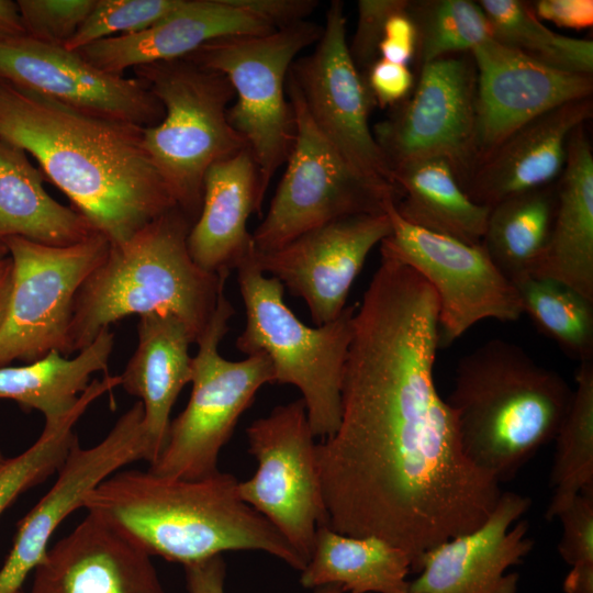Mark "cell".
I'll return each instance as SVG.
<instances>
[{"label":"cell","mask_w":593,"mask_h":593,"mask_svg":"<svg viewBox=\"0 0 593 593\" xmlns=\"http://www.w3.org/2000/svg\"><path fill=\"white\" fill-rule=\"evenodd\" d=\"M438 303L411 267L381 257L353 321L336 432L316 444L327 526L377 536L413 562L480 526L502 490L465 455L436 389Z\"/></svg>","instance_id":"6da1fadb"},{"label":"cell","mask_w":593,"mask_h":593,"mask_svg":"<svg viewBox=\"0 0 593 593\" xmlns=\"http://www.w3.org/2000/svg\"><path fill=\"white\" fill-rule=\"evenodd\" d=\"M143 128L0 78V138L32 155L45 180L111 244L177 206L144 147Z\"/></svg>","instance_id":"7a4b0ae2"},{"label":"cell","mask_w":593,"mask_h":593,"mask_svg":"<svg viewBox=\"0 0 593 593\" xmlns=\"http://www.w3.org/2000/svg\"><path fill=\"white\" fill-rule=\"evenodd\" d=\"M238 480L217 471L199 479L118 471L86 497L83 508L149 556L187 566L226 551L269 553L302 571L306 561L239 496Z\"/></svg>","instance_id":"3957f363"},{"label":"cell","mask_w":593,"mask_h":593,"mask_svg":"<svg viewBox=\"0 0 593 593\" xmlns=\"http://www.w3.org/2000/svg\"><path fill=\"white\" fill-rule=\"evenodd\" d=\"M192 224L175 206L124 243L110 245L104 260L76 293L66 356L85 349L111 324L134 314H172L198 342L230 271L210 272L193 261L187 245Z\"/></svg>","instance_id":"277c9868"},{"label":"cell","mask_w":593,"mask_h":593,"mask_svg":"<svg viewBox=\"0 0 593 593\" xmlns=\"http://www.w3.org/2000/svg\"><path fill=\"white\" fill-rule=\"evenodd\" d=\"M572 393L560 373L497 338L458 360L446 401L465 455L501 483L555 439Z\"/></svg>","instance_id":"5b68a950"},{"label":"cell","mask_w":593,"mask_h":593,"mask_svg":"<svg viewBox=\"0 0 593 593\" xmlns=\"http://www.w3.org/2000/svg\"><path fill=\"white\" fill-rule=\"evenodd\" d=\"M246 324L236 347L243 354H265L273 383L291 384L302 394L314 436H332L340 422L342 383L353 337L355 305L331 323L310 327L287 306L284 287L255 262L254 253L237 268Z\"/></svg>","instance_id":"8992f818"},{"label":"cell","mask_w":593,"mask_h":593,"mask_svg":"<svg viewBox=\"0 0 593 593\" xmlns=\"http://www.w3.org/2000/svg\"><path fill=\"white\" fill-rule=\"evenodd\" d=\"M132 70L165 110L158 124L143 128L144 147L177 206L194 223L209 167L247 148L227 120L234 89L224 75L186 57Z\"/></svg>","instance_id":"52a82bcc"},{"label":"cell","mask_w":593,"mask_h":593,"mask_svg":"<svg viewBox=\"0 0 593 593\" xmlns=\"http://www.w3.org/2000/svg\"><path fill=\"white\" fill-rule=\"evenodd\" d=\"M321 34L320 25L305 20L264 35L219 37L186 57L224 75L232 85L235 102L227 109V120L256 161L262 200L294 141V116L287 94L290 67Z\"/></svg>","instance_id":"ba28073f"},{"label":"cell","mask_w":593,"mask_h":593,"mask_svg":"<svg viewBox=\"0 0 593 593\" xmlns=\"http://www.w3.org/2000/svg\"><path fill=\"white\" fill-rule=\"evenodd\" d=\"M234 309L220 294L215 311L192 357V391L184 410L170 422L165 445L148 471L161 477L199 480L219 471L220 451L257 391L273 383L269 358L254 354L231 361L219 353Z\"/></svg>","instance_id":"9c48e42d"},{"label":"cell","mask_w":593,"mask_h":593,"mask_svg":"<svg viewBox=\"0 0 593 593\" xmlns=\"http://www.w3.org/2000/svg\"><path fill=\"white\" fill-rule=\"evenodd\" d=\"M295 134L287 168L270 206L251 234L256 254L276 250L305 232L359 214H383L396 203V188L358 172L323 136L287 78Z\"/></svg>","instance_id":"30bf717a"},{"label":"cell","mask_w":593,"mask_h":593,"mask_svg":"<svg viewBox=\"0 0 593 593\" xmlns=\"http://www.w3.org/2000/svg\"><path fill=\"white\" fill-rule=\"evenodd\" d=\"M3 243L13 265L9 302L0 324V368L26 363L53 350L64 356L76 293L104 260L110 240L96 232L69 246L11 236Z\"/></svg>","instance_id":"8fae6325"},{"label":"cell","mask_w":593,"mask_h":593,"mask_svg":"<svg viewBox=\"0 0 593 593\" xmlns=\"http://www.w3.org/2000/svg\"><path fill=\"white\" fill-rule=\"evenodd\" d=\"M255 474L238 482L240 499L309 561L316 530L327 525L316 444L302 399L276 406L247 428Z\"/></svg>","instance_id":"7c38bea8"},{"label":"cell","mask_w":593,"mask_h":593,"mask_svg":"<svg viewBox=\"0 0 593 593\" xmlns=\"http://www.w3.org/2000/svg\"><path fill=\"white\" fill-rule=\"evenodd\" d=\"M391 203V233L380 243L381 257L422 276L438 303L440 348L483 320L517 321L524 313L515 284L493 264L481 244L430 232L403 220Z\"/></svg>","instance_id":"4fadbf2b"},{"label":"cell","mask_w":593,"mask_h":593,"mask_svg":"<svg viewBox=\"0 0 593 593\" xmlns=\"http://www.w3.org/2000/svg\"><path fill=\"white\" fill-rule=\"evenodd\" d=\"M288 76L311 120L340 155L370 180L396 188L369 124L376 105L348 51L342 1L329 3L314 51L296 58Z\"/></svg>","instance_id":"5bb4252c"},{"label":"cell","mask_w":593,"mask_h":593,"mask_svg":"<svg viewBox=\"0 0 593 593\" xmlns=\"http://www.w3.org/2000/svg\"><path fill=\"white\" fill-rule=\"evenodd\" d=\"M475 97L471 53L422 65L409 97L372 128L391 169L409 160L440 157L451 164L460 183L471 165Z\"/></svg>","instance_id":"9a60e30c"},{"label":"cell","mask_w":593,"mask_h":593,"mask_svg":"<svg viewBox=\"0 0 593 593\" xmlns=\"http://www.w3.org/2000/svg\"><path fill=\"white\" fill-rule=\"evenodd\" d=\"M143 405L133 404L97 445L70 449L47 493L19 522L12 548L0 569V593H14L42 562L51 537L71 513L83 507L86 497L122 467L146 460L147 443Z\"/></svg>","instance_id":"2e32d148"},{"label":"cell","mask_w":593,"mask_h":593,"mask_svg":"<svg viewBox=\"0 0 593 593\" xmlns=\"http://www.w3.org/2000/svg\"><path fill=\"white\" fill-rule=\"evenodd\" d=\"M0 78L76 110L149 127L165 110L137 78L105 72L77 51L27 35L0 41Z\"/></svg>","instance_id":"e0dca14e"},{"label":"cell","mask_w":593,"mask_h":593,"mask_svg":"<svg viewBox=\"0 0 593 593\" xmlns=\"http://www.w3.org/2000/svg\"><path fill=\"white\" fill-rule=\"evenodd\" d=\"M391 228L388 213L353 215L305 232L276 250H254V259L264 273L303 299L321 326L342 314L368 255Z\"/></svg>","instance_id":"ac0fdd59"},{"label":"cell","mask_w":593,"mask_h":593,"mask_svg":"<svg viewBox=\"0 0 593 593\" xmlns=\"http://www.w3.org/2000/svg\"><path fill=\"white\" fill-rule=\"evenodd\" d=\"M471 55L477 68V97L468 175L522 125L593 93V75L551 68L492 37L473 48Z\"/></svg>","instance_id":"d6986e66"},{"label":"cell","mask_w":593,"mask_h":593,"mask_svg":"<svg viewBox=\"0 0 593 593\" xmlns=\"http://www.w3.org/2000/svg\"><path fill=\"white\" fill-rule=\"evenodd\" d=\"M530 503L527 496L502 492L480 526L416 558L412 572L418 577L410 581L409 593H516L519 574L506 571L534 547L528 522L518 521Z\"/></svg>","instance_id":"ffe728a7"},{"label":"cell","mask_w":593,"mask_h":593,"mask_svg":"<svg viewBox=\"0 0 593 593\" xmlns=\"http://www.w3.org/2000/svg\"><path fill=\"white\" fill-rule=\"evenodd\" d=\"M593 115L592 97L570 101L510 134L460 182L475 203L491 208L518 193L555 183L572 133Z\"/></svg>","instance_id":"44dd1931"},{"label":"cell","mask_w":593,"mask_h":593,"mask_svg":"<svg viewBox=\"0 0 593 593\" xmlns=\"http://www.w3.org/2000/svg\"><path fill=\"white\" fill-rule=\"evenodd\" d=\"M30 593H166L152 556L88 514L48 548Z\"/></svg>","instance_id":"7402d4cb"},{"label":"cell","mask_w":593,"mask_h":593,"mask_svg":"<svg viewBox=\"0 0 593 593\" xmlns=\"http://www.w3.org/2000/svg\"><path fill=\"white\" fill-rule=\"evenodd\" d=\"M275 31L230 0H183L177 10L142 32L104 38L77 52L94 67L124 76L128 68L184 58L219 37Z\"/></svg>","instance_id":"603a6c76"},{"label":"cell","mask_w":593,"mask_h":593,"mask_svg":"<svg viewBox=\"0 0 593 593\" xmlns=\"http://www.w3.org/2000/svg\"><path fill=\"white\" fill-rule=\"evenodd\" d=\"M262 201L258 168L248 148L210 166L201 210L187 238L193 261L214 273L236 269L254 253L247 221L251 213H260Z\"/></svg>","instance_id":"cb8c5ba5"},{"label":"cell","mask_w":593,"mask_h":593,"mask_svg":"<svg viewBox=\"0 0 593 593\" xmlns=\"http://www.w3.org/2000/svg\"><path fill=\"white\" fill-rule=\"evenodd\" d=\"M138 344L120 374V385L143 405L147 461L160 454L170 425V412L184 385L192 380V338L186 325L172 314L139 316Z\"/></svg>","instance_id":"d4e9b609"},{"label":"cell","mask_w":593,"mask_h":593,"mask_svg":"<svg viewBox=\"0 0 593 593\" xmlns=\"http://www.w3.org/2000/svg\"><path fill=\"white\" fill-rule=\"evenodd\" d=\"M584 127L571 135L566 166L556 182L550 238L533 277L563 282L593 300V150Z\"/></svg>","instance_id":"484cf974"},{"label":"cell","mask_w":593,"mask_h":593,"mask_svg":"<svg viewBox=\"0 0 593 593\" xmlns=\"http://www.w3.org/2000/svg\"><path fill=\"white\" fill-rule=\"evenodd\" d=\"M44 180L25 150L0 138V243L19 236L69 246L97 232L75 209L54 200Z\"/></svg>","instance_id":"4316f807"},{"label":"cell","mask_w":593,"mask_h":593,"mask_svg":"<svg viewBox=\"0 0 593 593\" xmlns=\"http://www.w3.org/2000/svg\"><path fill=\"white\" fill-rule=\"evenodd\" d=\"M412 556L377 536H350L317 528L311 557L301 571L305 589L336 584L346 593H409Z\"/></svg>","instance_id":"83f0119b"},{"label":"cell","mask_w":593,"mask_h":593,"mask_svg":"<svg viewBox=\"0 0 593 593\" xmlns=\"http://www.w3.org/2000/svg\"><path fill=\"white\" fill-rule=\"evenodd\" d=\"M392 180L400 193L394 206L403 220L468 244H481L490 208L467 195L448 160L429 157L402 163L392 168Z\"/></svg>","instance_id":"f1b7e54d"},{"label":"cell","mask_w":593,"mask_h":593,"mask_svg":"<svg viewBox=\"0 0 593 593\" xmlns=\"http://www.w3.org/2000/svg\"><path fill=\"white\" fill-rule=\"evenodd\" d=\"M113 345L114 334L105 328L72 359L53 350L24 366L1 367L0 399L36 410L45 421L59 419L75 409L91 374L107 371Z\"/></svg>","instance_id":"f546056e"},{"label":"cell","mask_w":593,"mask_h":593,"mask_svg":"<svg viewBox=\"0 0 593 593\" xmlns=\"http://www.w3.org/2000/svg\"><path fill=\"white\" fill-rule=\"evenodd\" d=\"M556 182L490 208L481 245L513 283L533 276L547 248L557 209Z\"/></svg>","instance_id":"4dcf8cb0"},{"label":"cell","mask_w":593,"mask_h":593,"mask_svg":"<svg viewBox=\"0 0 593 593\" xmlns=\"http://www.w3.org/2000/svg\"><path fill=\"white\" fill-rule=\"evenodd\" d=\"M553 440L547 519L557 518L581 492L593 489V361L580 362L571 403Z\"/></svg>","instance_id":"1f68e13d"},{"label":"cell","mask_w":593,"mask_h":593,"mask_svg":"<svg viewBox=\"0 0 593 593\" xmlns=\"http://www.w3.org/2000/svg\"><path fill=\"white\" fill-rule=\"evenodd\" d=\"M488 18L492 38L542 65L593 75V42L555 33L532 11L528 1H477Z\"/></svg>","instance_id":"d6a6232c"},{"label":"cell","mask_w":593,"mask_h":593,"mask_svg":"<svg viewBox=\"0 0 593 593\" xmlns=\"http://www.w3.org/2000/svg\"><path fill=\"white\" fill-rule=\"evenodd\" d=\"M118 385L119 376L94 379L70 413L59 419L45 421L36 441L22 454L5 460L0 468V516L22 493L58 472L78 443L74 428L79 418L97 399Z\"/></svg>","instance_id":"836d02e7"},{"label":"cell","mask_w":593,"mask_h":593,"mask_svg":"<svg viewBox=\"0 0 593 593\" xmlns=\"http://www.w3.org/2000/svg\"><path fill=\"white\" fill-rule=\"evenodd\" d=\"M524 313L572 359L593 361V300L568 284L539 277L514 283Z\"/></svg>","instance_id":"e575fe53"},{"label":"cell","mask_w":593,"mask_h":593,"mask_svg":"<svg viewBox=\"0 0 593 593\" xmlns=\"http://www.w3.org/2000/svg\"><path fill=\"white\" fill-rule=\"evenodd\" d=\"M409 10L417 31V68L441 57L471 53L492 37L488 18L477 1H410Z\"/></svg>","instance_id":"d590c367"},{"label":"cell","mask_w":593,"mask_h":593,"mask_svg":"<svg viewBox=\"0 0 593 593\" xmlns=\"http://www.w3.org/2000/svg\"><path fill=\"white\" fill-rule=\"evenodd\" d=\"M183 0H96L75 35L65 44L78 51L98 41L135 34L161 21Z\"/></svg>","instance_id":"8d00e7d4"},{"label":"cell","mask_w":593,"mask_h":593,"mask_svg":"<svg viewBox=\"0 0 593 593\" xmlns=\"http://www.w3.org/2000/svg\"><path fill=\"white\" fill-rule=\"evenodd\" d=\"M562 525L558 551L571 567L564 593H593V489L581 492L558 516Z\"/></svg>","instance_id":"74e56055"},{"label":"cell","mask_w":593,"mask_h":593,"mask_svg":"<svg viewBox=\"0 0 593 593\" xmlns=\"http://www.w3.org/2000/svg\"><path fill=\"white\" fill-rule=\"evenodd\" d=\"M96 0H18L26 35L56 45L65 44L83 23Z\"/></svg>","instance_id":"f35d334b"},{"label":"cell","mask_w":593,"mask_h":593,"mask_svg":"<svg viewBox=\"0 0 593 593\" xmlns=\"http://www.w3.org/2000/svg\"><path fill=\"white\" fill-rule=\"evenodd\" d=\"M410 0H359L358 19L348 51L357 69L365 75L379 58V44L388 18Z\"/></svg>","instance_id":"ab89813d"},{"label":"cell","mask_w":593,"mask_h":593,"mask_svg":"<svg viewBox=\"0 0 593 593\" xmlns=\"http://www.w3.org/2000/svg\"><path fill=\"white\" fill-rule=\"evenodd\" d=\"M374 105L394 107L412 92L415 76L406 65L378 58L363 75Z\"/></svg>","instance_id":"60d3db41"},{"label":"cell","mask_w":593,"mask_h":593,"mask_svg":"<svg viewBox=\"0 0 593 593\" xmlns=\"http://www.w3.org/2000/svg\"><path fill=\"white\" fill-rule=\"evenodd\" d=\"M409 5L410 1L388 18L379 44V58L406 66L415 59L417 31Z\"/></svg>","instance_id":"b9f144b4"},{"label":"cell","mask_w":593,"mask_h":593,"mask_svg":"<svg viewBox=\"0 0 593 593\" xmlns=\"http://www.w3.org/2000/svg\"><path fill=\"white\" fill-rule=\"evenodd\" d=\"M234 5L264 20L275 30L288 27L305 19L315 10V0H230Z\"/></svg>","instance_id":"7bdbcfd3"},{"label":"cell","mask_w":593,"mask_h":593,"mask_svg":"<svg viewBox=\"0 0 593 593\" xmlns=\"http://www.w3.org/2000/svg\"><path fill=\"white\" fill-rule=\"evenodd\" d=\"M528 3L538 19L560 27L580 30L593 24L592 0H537Z\"/></svg>","instance_id":"ee69618b"},{"label":"cell","mask_w":593,"mask_h":593,"mask_svg":"<svg viewBox=\"0 0 593 593\" xmlns=\"http://www.w3.org/2000/svg\"><path fill=\"white\" fill-rule=\"evenodd\" d=\"M183 568L188 593H225L226 564L222 555Z\"/></svg>","instance_id":"f6af8a7d"},{"label":"cell","mask_w":593,"mask_h":593,"mask_svg":"<svg viewBox=\"0 0 593 593\" xmlns=\"http://www.w3.org/2000/svg\"><path fill=\"white\" fill-rule=\"evenodd\" d=\"M25 35L16 1L0 0V41Z\"/></svg>","instance_id":"bcb514c9"},{"label":"cell","mask_w":593,"mask_h":593,"mask_svg":"<svg viewBox=\"0 0 593 593\" xmlns=\"http://www.w3.org/2000/svg\"><path fill=\"white\" fill-rule=\"evenodd\" d=\"M13 265L10 256L0 259V324L9 302L12 286Z\"/></svg>","instance_id":"7dc6e473"},{"label":"cell","mask_w":593,"mask_h":593,"mask_svg":"<svg viewBox=\"0 0 593 593\" xmlns=\"http://www.w3.org/2000/svg\"><path fill=\"white\" fill-rule=\"evenodd\" d=\"M313 593H346L340 586L336 584H327L314 589Z\"/></svg>","instance_id":"c3c4849f"},{"label":"cell","mask_w":593,"mask_h":593,"mask_svg":"<svg viewBox=\"0 0 593 593\" xmlns=\"http://www.w3.org/2000/svg\"><path fill=\"white\" fill-rule=\"evenodd\" d=\"M9 251L3 243H0V259L7 257Z\"/></svg>","instance_id":"681fc988"},{"label":"cell","mask_w":593,"mask_h":593,"mask_svg":"<svg viewBox=\"0 0 593 593\" xmlns=\"http://www.w3.org/2000/svg\"><path fill=\"white\" fill-rule=\"evenodd\" d=\"M8 458H5L2 452L0 451V468L3 466V463L5 462Z\"/></svg>","instance_id":"f907efd6"},{"label":"cell","mask_w":593,"mask_h":593,"mask_svg":"<svg viewBox=\"0 0 593 593\" xmlns=\"http://www.w3.org/2000/svg\"><path fill=\"white\" fill-rule=\"evenodd\" d=\"M14 593H26V592H24V591H22V590H19V591H16V592H14Z\"/></svg>","instance_id":"816d5d0a"}]
</instances>
